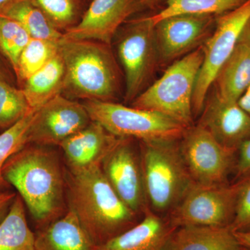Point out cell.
<instances>
[{
    "instance_id": "83f0119b",
    "label": "cell",
    "mask_w": 250,
    "mask_h": 250,
    "mask_svg": "<svg viewBox=\"0 0 250 250\" xmlns=\"http://www.w3.org/2000/svg\"><path fill=\"white\" fill-rule=\"evenodd\" d=\"M31 39L20 23L0 16V54L9 62L15 73L21 54Z\"/></svg>"
},
{
    "instance_id": "5b68a950",
    "label": "cell",
    "mask_w": 250,
    "mask_h": 250,
    "mask_svg": "<svg viewBox=\"0 0 250 250\" xmlns=\"http://www.w3.org/2000/svg\"><path fill=\"white\" fill-rule=\"evenodd\" d=\"M204 59L202 46L176 61L162 76L131 103V106L159 113L182 125L193 126L192 98Z\"/></svg>"
},
{
    "instance_id": "484cf974",
    "label": "cell",
    "mask_w": 250,
    "mask_h": 250,
    "mask_svg": "<svg viewBox=\"0 0 250 250\" xmlns=\"http://www.w3.org/2000/svg\"><path fill=\"white\" fill-rule=\"evenodd\" d=\"M38 8L57 30L64 32L75 27L83 16L82 0H27Z\"/></svg>"
},
{
    "instance_id": "44dd1931",
    "label": "cell",
    "mask_w": 250,
    "mask_h": 250,
    "mask_svg": "<svg viewBox=\"0 0 250 250\" xmlns=\"http://www.w3.org/2000/svg\"><path fill=\"white\" fill-rule=\"evenodd\" d=\"M65 65L60 53L22 83V89L29 106L39 109L54 97L62 94Z\"/></svg>"
},
{
    "instance_id": "30bf717a",
    "label": "cell",
    "mask_w": 250,
    "mask_h": 250,
    "mask_svg": "<svg viewBox=\"0 0 250 250\" xmlns=\"http://www.w3.org/2000/svg\"><path fill=\"white\" fill-rule=\"evenodd\" d=\"M180 149L192 181L202 185L229 183L234 172L237 151L223 146L201 125L186 130Z\"/></svg>"
},
{
    "instance_id": "e0dca14e",
    "label": "cell",
    "mask_w": 250,
    "mask_h": 250,
    "mask_svg": "<svg viewBox=\"0 0 250 250\" xmlns=\"http://www.w3.org/2000/svg\"><path fill=\"white\" fill-rule=\"evenodd\" d=\"M174 229L168 218L147 208L139 223L95 250H162Z\"/></svg>"
},
{
    "instance_id": "d590c367",
    "label": "cell",
    "mask_w": 250,
    "mask_h": 250,
    "mask_svg": "<svg viewBox=\"0 0 250 250\" xmlns=\"http://www.w3.org/2000/svg\"><path fill=\"white\" fill-rule=\"evenodd\" d=\"M22 0H0V16H3L14 5Z\"/></svg>"
},
{
    "instance_id": "9a60e30c",
    "label": "cell",
    "mask_w": 250,
    "mask_h": 250,
    "mask_svg": "<svg viewBox=\"0 0 250 250\" xmlns=\"http://www.w3.org/2000/svg\"><path fill=\"white\" fill-rule=\"evenodd\" d=\"M206 99L198 124L220 144L238 152L250 137V116L238 103L227 102L214 92Z\"/></svg>"
},
{
    "instance_id": "ffe728a7",
    "label": "cell",
    "mask_w": 250,
    "mask_h": 250,
    "mask_svg": "<svg viewBox=\"0 0 250 250\" xmlns=\"http://www.w3.org/2000/svg\"><path fill=\"white\" fill-rule=\"evenodd\" d=\"M250 84V47L238 42L233 53L218 70L213 92L227 102L238 103Z\"/></svg>"
},
{
    "instance_id": "7c38bea8",
    "label": "cell",
    "mask_w": 250,
    "mask_h": 250,
    "mask_svg": "<svg viewBox=\"0 0 250 250\" xmlns=\"http://www.w3.org/2000/svg\"><path fill=\"white\" fill-rule=\"evenodd\" d=\"M83 104L57 95L36 112L29 133V144L60 146L91 123Z\"/></svg>"
},
{
    "instance_id": "603a6c76",
    "label": "cell",
    "mask_w": 250,
    "mask_h": 250,
    "mask_svg": "<svg viewBox=\"0 0 250 250\" xmlns=\"http://www.w3.org/2000/svg\"><path fill=\"white\" fill-rule=\"evenodd\" d=\"M248 0H166L164 9L149 15L152 22L180 14H210L219 16L236 9Z\"/></svg>"
},
{
    "instance_id": "5bb4252c",
    "label": "cell",
    "mask_w": 250,
    "mask_h": 250,
    "mask_svg": "<svg viewBox=\"0 0 250 250\" xmlns=\"http://www.w3.org/2000/svg\"><path fill=\"white\" fill-rule=\"evenodd\" d=\"M131 139L120 138L101 163L103 173L122 200L135 213L146 211V199L141 156Z\"/></svg>"
},
{
    "instance_id": "7a4b0ae2",
    "label": "cell",
    "mask_w": 250,
    "mask_h": 250,
    "mask_svg": "<svg viewBox=\"0 0 250 250\" xmlns=\"http://www.w3.org/2000/svg\"><path fill=\"white\" fill-rule=\"evenodd\" d=\"M68 208L96 246L134 227L139 215L117 195L102 170L94 165L65 173Z\"/></svg>"
},
{
    "instance_id": "ba28073f",
    "label": "cell",
    "mask_w": 250,
    "mask_h": 250,
    "mask_svg": "<svg viewBox=\"0 0 250 250\" xmlns=\"http://www.w3.org/2000/svg\"><path fill=\"white\" fill-rule=\"evenodd\" d=\"M241 180L222 185L192 184L170 213L171 225L230 228L236 214Z\"/></svg>"
},
{
    "instance_id": "74e56055",
    "label": "cell",
    "mask_w": 250,
    "mask_h": 250,
    "mask_svg": "<svg viewBox=\"0 0 250 250\" xmlns=\"http://www.w3.org/2000/svg\"><path fill=\"white\" fill-rule=\"evenodd\" d=\"M10 77L11 76H10L9 70L7 67L5 66L4 62L0 57V80L6 81L10 83V81H11Z\"/></svg>"
},
{
    "instance_id": "f35d334b",
    "label": "cell",
    "mask_w": 250,
    "mask_h": 250,
    "mask_svg": "<svg viewBox=\"0 0 250 250\" xmlns=\"http://www.w3.org/2000/svg\"><path fill=\"white\" fill-rule=\"evenodd\" d=\"M250 250V249H248V248H245V247L241 246V250Z\"/></svg>"
},
{
    "instance_id": "8992f818",
    "label": "cell",
    "mask_w": 250,
    "mask_h": 250,
    "mask_svg": "<svg viewBox=\"0 0 250 250\" xmlns=\"http://www.w3.org/2000/svg\"><path fill=\"white\" fill-rule=\"evenodd\" d=\"M116 34L117 52L125 75V100L131 103L151 84L160 65L154 24L149 15L131 18Z\"/></svg>"
},
{
    "instance_id": "52a82bcc",
    "label": "cell",
    "mask_w": 250,
    "mask_h": 250,
    "mask_svg": "<svg viewBox=\"0 0 250 250\" xmlns=\"http://www.w3.org/2000/svg\"><path fill=\"white\" fill-rule=\"evenodd\" d=\"M92 121L103 125L118 138L140 142L182 139L186 129L167 117L147 110L111 102L84 101Z\"/></svg>"
},
{
    "instance_id": "4316f807",
    "label": "cell",
    "mask_w": 250,
    "mask_h": 250,
    "mask_svg": "<svg viewBox=\"0 0 250 250\" xmlns=\"http://www.w3.org/2000/svg\"><path fill=\"white\" fill-rule=\"evenodd\" d=\"M37 110H32L21 121L0 134V192L6 191L10 187L3 176L5 164L11 156L29 144V129Z\"/></svg>"
},
{
    "instance_id": "277c9868",
    "label": "cell",
    "mask_w": 250,
    "mask_h": 250,
    "mask_svg": "<svg viewBox=\"0 0 250 250\" xmlns=\"http://www.w3.org/2000/svg\"><path fill=\"white\" fill-rule=\"evenodd\" d=\"M179 142L180 139L141 142L146 199L158 214L172 211L193 183Z\"/></svg>"
},
{
    "instance_id": "2e32d148",
    "label": "cell",
    "mask_w": 250,
    "mask_h": 250,
    "mask_svg": "<svg viewBox=\"0 0 250 250\" xmlns=\"http://www.w3.org/2000/svg\"><path fill=\"white\" fill-rule=\"evenodd\" d=\"M120 138L112 134L103 125L92 121L84 129L67 138L59 146L70 170H78L102 161Z\"/></svg>"
},
{
    "instance_id": "d6a6232c",
    "label": "cell",
    "mask_w": 250,
    "mask_h": 250,
    "mask_svg": "<svg viewBox=\"0 0 250 250\" xmlns=\"http://www.w3.org/2000/svg\"><path fill=\"white\" fill-rule=\"evenodd\" d=\"M238 104L250 116V84L238 101Z\"/></svg>"
},
{
    "instance_id": "d4e9b609",
    "label": "cell",
    "mask_w": 250,
    "mask_h": 250,
    "mask_svg": "<svg viewBox=\"0 0 250 250\" xmlns=\"http://www.w3.org/2000/svg\"><path fill=\"white\" fill-rule=\"evenodd\" d=\"M59 41L31 38L20 57L16 72L18 82L22 84L54 58L59 52Z\"/></svg>"
},
{
    "instance_id": "e575fe53",
    "label": "cell",
    "mask_w": 250,
    "mask_h": 250,
    "mask_svg": "<svg viewBox=\"0 0 250 250\" xmlns=\"http://www.w3.org/2000/svg\"><path fill=\"white\" fill-rule=\"evenodd\" d=\"M240 245L250 249V229L242 232L234 233Z\"/></svg>"
},
{
    "instance_id": "3957f363",
    "label": "cell",
    "mask_w": 250,
    "mask_h": 250,
    "mask_svg": "<svg viewBox=\"0 0 250 250\" xmlns=\"http://www.w3.org/2000/svg\"><path fill=\"white\" fill-rule=\"evenodd\" d=\"M59 53L65 70L62 95L72 100L116 103L121 94V72L109 45L62 37Z\"/></svg>"
},
{
    "instance_id": "4fadbf2b",
    "label": "cell",
    "mask_w": 250,
    "mask_h": 250,
    "mask_svg": "<svg viewBox=\"0 0 250 250\" xmlns=\"http://www.w3.org/2000/svg\"><path fill=\"white\" fill-rule=\"evenodd\" d=\"M147 9L144 0H91L80 22L64 32L62 38L111 45L120 28L133 16Z\"/></svg>"
},
{
    "instance_id": "4dcf8cb0",
    "label": "cell",
    "mask_w": 250,
    "mask_h": 250,
    "mask_svg": "<svg viewBox=\"0 0 250 250\" xmlns=\"http://www.w3.org/2000/svg\"><path fill=\"white\" fill-rule=\"evenodd\" d=\"M233 173L235 181L250 178V137L238 149Z\"/></svg>"
},
{
    "instance_id": "cb8c5ba5",
    "label": "cell",
    "mask_w": 250,
    "mask_h": 250,
    "mask_svg": "<svg viewBox=\"0 0 250 250\" xmlns=\"http://www.w3.org/2000/svg\"><path fill=\"white\" fill-rule=\"evenodd\" d=\"M3 16L20 23L33 39L57 41L62 39V33L55 29L40 10L27 0L14 5Z\"/></svg>"
},
{
    "instance_id": "d6986e66",
    "label": "cell",
    "mask_w": 250,
    "mask_h": 250,
    "mask_svg": "<svg viewBox=\"0 0 250 250\" xmlns=\"http://www.w3.org/2000/svg\"><path fill=\"white\" fill-rule=\"evenodd\" d=\"M230 228L183 226L174 229L162 250H240Z\"/></svg>"
},
{
    "instance_id": "836d02e7",
    "label": "cell",
    "mask_w": 250,
    "mask_h": 250,
    "mask_svg": "<svg viewBox=\"0 0 250 250\" xmlns=\"http://www.w3.org/2000/svg\"><path fill=\"white\" fill-rule=\"evenodd\" d=\"M148 9L154 11V14L159 12L166 5V0H144Z\"/></svg>"
},
{
    "instance_id": "f1b7e54d",
    "label": "cell",
    "mask_w": 250,
    "mask_h": 250,
    "mask_svg": "<svg viewBox=\"0 0 250 250\" xmlns=\"http://www.w3.org/2000/svg\"><path fill=\"white\" fill-rule=\"evenodd\" d=\"M32 110L22 88L0 80V129L11 127Z\"/></svg>"
},
{
    "instance_id": "8d00e7d4",
    "label": "cell",
    "mask_w": 250,
    "mask_h": 250,
    "mask_svg": "<svg viewBox=\"0 0 250 250\" xmlns=\"http://www.w3.org/2000/svg\"><path fill=\"white\" fill-rule=\"evenodd\" d=\"M239 42H243L250 47V19L247 22L246 27L242 32Z\"/></svg>"
},
{
    "instance_id": "9c48e42d",
    "label": "cell",
    "mask_w": 250,
    "mask_h": 250,
    "mask_svg": "<svg viewBox=\"0 0 250 250\" xmlns=\"http://www.w3.org/2000/svg\"><path fill=\"white\" fill-rule=\"evenodd\" d=\"M250 19V0L236 9L217 16L214 31L202 45L203 62L192 98L194 116L201 114L218 70L233 53Z\"/></svg>"
},
{
    "instance_id": "1f68e13d",
    "label": "cell",
    "mask_w": 250,
    "mask_h": 250,
    "mask_svg": "<svg viewBox=\"0 0 250 250\" xmlns=\"http://www.w3.org/2000/svg\"><path fill=\"white\" fill-rule=\"evenodd\" d=\"M17 195L8 191L0 192V223L4 220Z\"/></svg>"
},
{
    "instance_id": "f546056e",
    "label": "cell",
    "mask_w": 250,
    "mask_h": 250,
    "mask_svg": "<svg viewBox=\"0 0 250 250\" xmlns=\"http://www.w3.org/2000/svg\"><path fill=\"white\" fill-rule=\"evenodd\" d=\"M237 200L236 214L230 228L233 232L250 229V178L243 179Z\"/></svg>"
},
{
    "instance_id": "8fae6325",
    "label": "cell",
    "mask_w": 250,
    "mask_h": 250,
    "mask_svg": "<svg viewBox=\"0 0 250 250\" xmlns=\"http://www.w3.org/2000/svg\"><path fill=\"white\" fill-rule=\"evenodd\" d=\"M217 16L210 14H180L154 24L160 65H167L205 44L214 31Z\"/></svg>"
},
{
    "instance_id": "6da1fadb",
    "label": "cell",
    "mask_w": 250,
    "mask_h": 250,
    "mask_svg": "<svg viewBox=\"0 0 250 250\" xmlns=\"http://www.w3.org/2000/svg\"><path fill=\"white\" fill-rule=\"evenodd\" d=\"M2 172L27 205L36 231L66 213L65 173L48 146L28 144L10 157Z\"/></svg>"
},
{
    "instance_id": "7402d4cb",
    "label": "cell",
    "mask_w": 250,
    "mask_h": 250,
    "mask_svg": "<svg viewBox=\"0 0 250 250\" xmlns=\"http://www.w3.org/2000/svg\"><path fill=\"white\" fill-rule=\"evenodd\" d=\"M24 204L17 195L0 223V250H36L35 233L28 225Z\"/></svg>"
},
{
    "instance_id": "ac0fdd59",
    "label": "cell",
    "mask_w": 250,
    "mask_h": 250,
    "mask_svg": "<svg viewBox=\"0 0 250 250\" xmlns=\"http://www.w3.org/2000/svg\"><path fill=\"white\" fill-rule=\"evenodd\" d=\"M75 213H66L35 232L36 250H95Z\"/></svg>"
}]
</instances>
